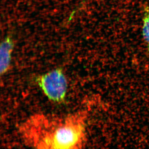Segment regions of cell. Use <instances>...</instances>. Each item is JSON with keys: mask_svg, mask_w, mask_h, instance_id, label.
Segmentation results:
<instances>
[{"mask_svg": "<svg viewBox=\"0 0 149 149\" xmlns=\"http://www.w3.org/2000/svg\"><path fill=\"white\" fill-rule=\"evenodd\" d=\"M14 47L13 40L10 36L6 37L0 46V73L4 75L10 69L12 54Z\"/></svg>", "mask_w": 149, "mask_h": 149, "instance_id": "obj_3", "label": "cell"}, {"mask_svg": "<svg viewBox=\"0 0 149 149\" xmlns=\"http://www.w3.org/2000/svg\"><path fill=\"white\" fill-rule=\"evenodd\" d=\"M84 1H85V0H84Z\"/></svg>", "mask_w": 149, "mask_h": 149, "instance_id": "obj_5", "label": "cell"}, {"mask_svg": "<svg viewBox=\"0 0 149 149\" xmlns=\"http://www.w3.org/2000/svg\"><path fill=\"white\" fill-rule=\"evenodd\" d=\"M143 39L146 45L147 50L149 53V7H146L144 10L142 29Z\"/></svg>", "mask_w": 149, "mask_h": 149, "instance_id": "obj_4", "label": "cell"}, {"mask_svg": "<svg viewBox=\"0 0 149 149\" xmlns=\"http://www.w3.org/2000/svg\"><path fill=\"white\" fill-rule=\"evenodd\" d=\"M36 83L49 100L54 103L64 102L68 89L67 80L63 70L56 68L37 77Z\"/></svg>", "mask_w": 149, "mask_h": 149, "instance_id": "obj_2", "label": "cell"}, {"mask_svg": "<svg viewBox=\"0 0 149 149\" xmlns=\"http://www.w3.org/2000/svg\"><path fill=\"white\" fill-rule=\"evenodd\" d=\"M87 117L84 110L64 116L36 113L22 123L19 133L31 149H83Z\"/></svg>", "mask_w": 149, "mask_h": 149, "instance_id": "obj_1", "label": "cell"}]
</instances>
